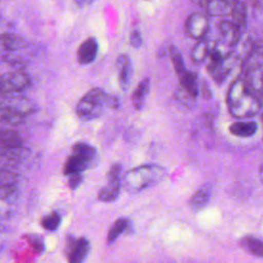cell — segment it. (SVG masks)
Listing matches in <instances>:
<instances>
[{
  "label": "cell",
  "mask_w": 263,
  "mask_h": 263,
  "mask_svg": "<svg viewBox=\"0 0 263 263\" xmlns=\"http://www.w3.org/2000/svg\"><path fill=\"white\" fill-rule=\"evenodd\" d=\"M1 150H10L23 147V140L17 132L10 128H2L0 134Z\"/></svg>",
  "instance_id": "cell-14"
},
{
  "label": "cell",
  "mask_w": 263,
  "mask_h": 263,
  "mask_svg": "<svg viewBox=\"0 0 263 263\" xmlns=\"http://www.w3.org/2000/svg\"><path fill=\"white\" fill-rule=\"evenodd\" d=\"M200 5L210 15L218 16L231 13V5L228 0H202Z\"/></svg>",
  "instance_id": "cell-13"
},
{
  "label": "cell",
  "mask_w": 263,
  "mask_h": 263,
  "mask_svg": "<svg viewBox=\"0 0 263 263\" xmlns=\"http://www.w3.org/2000/svg\"><path fill=\"white\" fill-rule=\"evenodd\" d=\"M0 116L2 121L11 124V125H16L20 124L21 122L24 121V119L26 118L25 116H23L22 114L15 112L14 110L5 107V106H1V110H0Z\"/></svg>",
  "instance_id": "cell-26"
},
{
  "label": "cell",
  "mask_w": 263,
  "mask_h": 263,
  "mask_svg": "<svg viewBox=\"0 0 263 263\" xmlns=\"http://www.w3.org/2000/svg\"><path fill=\"white\" fill-rule=\"evenodd\" d=\"M213 45L214 42L206 38L198 40V42L195 44L191 51V60L196 64L202 63L204 60L209 59Z\"/></svg>",
  "instance_id": "cell-16"
},
{
  "label": "cell",
  "mask_w": 263,
  "mask_h": 263,
  "mask_svg": "<svg viewBox=\"0 0 263 263\" xmlns=\"http://www.w3.org/2000/svg\"><path fill=\"white\" fill-rule=\"evenodd\" d=\"M193 3H196V4H199L200 5V3H201V1L202 0H191Z\"/></svg>",
  "instance_id": "cell-34"
},
{
  "label": "cell",
  "mask_w": 263,
  "mask_h": 263,
  "mask_svg": "<svg viewBox=\"0 0 263 263\" xmlns=\"http://www.w3.org/2000/svg\"><path fill=\"white\" fill-rule=\"evenodd\" d=\"M231 15L232 22L241 30L246 24V6L239 0H234L233 4L231 5Z\"/></svg>",
  "instance_id": "cell-23"
},
{
  "label": "cell",
  "mask_w": 263,
  "mask_h": 263,
  "mask_svg": "<svg viewBox=\"0 0 263 263\" xmlns=\"http://www.w3.org/2000/svg\"><path fill=\"white\" fill-rule=\"evenodd\" d=\"M175 98H176V100H178L180 103H182L187 108H192L196 101V97L192 96L191 93H189L186 89H184L181 86L176 90Z\"/></svg>",
  "instance_id": "cell-28"
},
{
  "label": "cell",
  "mask_w": 263,
  "mask_h": 263,
  "mask_svg": "<svg viewBox=\"0 0 263 263\" xmlns=\"http://www.w3.org/2000/svg\"><path fill=\"white\" fill-rule=\"evenodd\" d=\"M83 181V177L81 174H76V175H72L69 176V181H68V185L72 190H75Z\"/></svg>",
  "instance_id": "cell-31"
},
{
  "label": "cell",
  "mask_w": 263,
  "mask_h": 263,
  "mask_svg": "<svg viewBox=\"0 0 263 263\" xmlns=\"http://www.w3.org/2000/svg\"><path fill=\"white\" fill-rule=\"evenodd\" d=\"M211 194H212V187L209 184L202 185L191 196V198L189 200L190 208L193 209L194 211L201 210L202 208H204L208 204V202L211 198Z\"/></svg>",
  "instance_id": "cell-15"
},
{
  "label": "cell",
  "mask_w": 263,
  "mask_h": 263,
  "mask_svg": "<svg viewBox=\"0 0 263 263\" xmlns=\"http://www.w3.org/2000/svg\"><path fill=\"white\" fill-rule=\"evenodd\" d=\"M90 251V243L85 237L78 239L70 238L67 245L69 263H82Z\"/></svg>",
  "instance_id": "cell-7"
},
{
  "label": "cell",
  "mask_w": 263,
  "mask_h": 263,
  "mask_svg": "<svg viewBox=\"0 0 263 263\" xmlns=\"http://www.w3.org/2000/svg\"><path fill=\"white\" fill-rule=\"evenodd\" d=\"M168 51H170V57H171L173 67H174L176 73L178 74V76L181 77L182 75H184L187 72V70L185 68L183 57H182L180 50L175 45H171L168 48Z\"/></svg>",
  "instance_id": "cell-24"
},
{
  "label": "cell",
  "mask_w": 263,
  "mask_h": 263,
  "mask_svg": "<svg viewBox=\"0 0 263 263\" xmlns=\"http://www.w3.org/2000/svg\"><path fill=\"white\" fill-rule=\"evenodd\" d=\"M116 68L118 70V81L122 90H127L133 78V65L130 58L127 54H119L116 61Z\"/></svg>",
  "instance_id": "cell-8"
},
{
  "label": "cell",
  "mask_w": 263,
  "mask_h": 263,
  "mask_svg": "<svg viewBox=\"0 0 263 263\" xmlns=\"http://www.w3.org/2000/svg\"><path fill=\"white\" fill-rule=\"evenodd\" d=\"M61 224V216L57 212H52L44 216L41 220V226L48 231H55Z\"/></svg>",
  "instance_id": "cell-27"
},
{
  "label": "cell",
  "mask_w": 263,
  "mask_h": 263,
  "mask_svg": "<svg viewBox=\"0 0 263 263\" xmlns=\"http://www.w3.org/2000/svg\"><path fill=\"white\" fill-rule=\"evenodd\" d=\"M209 31V21L205 14L194 12L190 14L185 22V32L186 34L197 40L205 38Z\"/></svg>",
  "instance_id": "cell-6"
},
{
  "label": "cell",
  "mask_w": 263,
  "mask_h": 263,
  "mask_svg": "<svg viewBox=\"0 0 263 263\" xmlns=\"http://www.w3.org/2000/svg\"><path fill=\"white\" fill-rule=\"evenodd\" d=\"M110 96L102 88L96 87L88 90L77 103L76 113L81 120H93L99 118L105 107H109Z\"/></svg>",
  "instance_id": "cell-3"
},
{
  "label": "cell",
  "mask_w": 263,
  "mask_h": 263,
  "mask_svg": "<svg viewBox=\"0 0 263 263\" xmlns=\"http://www.w3.org/2000/svg\"><path fill=\"white\" fill-rule=\"evenodd\" d=\"M166 176L165 170L157 164H144L127 171L122 185L129 193H138L161 182Z\"/></svg>",
  "instance_id": "cell-2"
},
{
  "label": "cell",
  "mask_w": 263,
  "mask_h": 263,
  "mask_svg": "<svg viewBox=\"0 0 263 263\" xmlns=\"http://www.w3.org/2000/svg\"><path fill=\"white\" fill-rule=\"evenodd\" d=\"M259 177H260L261 181L263 182V165L260 167V171H259Z\"/></svg>",
  "instance_id": "cell-33"
},
{
  "label": "cell",
  "mask_w": 263,
  "mask_h": 263,
  "mask_svg": "<svg viewBox=\"0 0 263 263\" xmlns=\"http://www.w3.org/2000/svg\"><path fill=\"white\" fill-rule=\"evenodd\" d=\"M129 226V220L126 218H119L117 219L113 225L111 226L108 234H107V242L112 243L115 241L119 235H121L124 231L127 230Z\"/></svg>",
  "instance_id": "cell-22"
},
{
  "label": "cell",
  "mask_w": 263,
  "mask_h": 263,
  "mask_svg": "<svg viewBox=\"0 0 263 263\" xmlns=\"http://www.w3.org/2000/svg\"><path fill=\"white\" fill-rule=\"evenodd\" d=\"M31 84L30 76L23 71L15 70L5 73L0 79V88L2 96H9L11 93L22 92Z\"/></svg>",
  "instance_id": "cell-5"
},
{
  "label": "cell",
  "mask_w": 263,
  "mask_h": 263,
  "mask_svg": "<svg viewBox=\"0 0 263 263\" xmlns=\"http://www.w3.org/2000/svg\"><path fill=\"white\" fill-rule=\"evenodd\" d=\"M150 90V79L144 78L134 90L132 96V104L135 109L141 110L144 106L145 99Z\"/></svg>",
  "instance_id": "cell-17"
},
{
  "label": "cell",
  "mask_w": 263,
  "mask_h": 263,
  "mask_svg": "<svg viewBox=\"0 0 263 263\" xmlns=\"http://www.w3.org/2000/svg\"><path fill=\"white\" fill-rule=\"evenodd\" d=\"M129 43L133 47L135 48H139L142 46L143 44V38H142V34L139 30H134L130 33V37H129Z\"/></svg>",
  "instance_id": "cell-30"
},
{
  "label": "cell",
  "mask_w": 263,
  "mask_h": 263,
  "mask_svg": "<svg viewBox=\"0 0 263 263\" xmlns=\"http://www.w3.org/2000/svg\"><path fill=\"white\" fill-rule=\"evenodd\" d=\"M241 247L256 257H263V241L253 236H245L240 240Z\"/></svg>",
  "instance_id": "cell-20"
},
{
  "label": "cell",
  "mask_w": 263,
  "mask_h": 263,
  "mask_svg": "<svg viewBox=\"0 0 263 263\" xmlns=\"http://www.w3.org/2000/svg\"><path fill=\"white\" fill-rule=\"evenodd\" d=\"M226 101L229 112L236 118L255 116L261 108L260 97L242 78H237L231 83Z\"/></svg>",
  "instance_id": "cell-1"
},
{
  "label": "cell",
  "mask_w": 263,
  "mask_h": 263,
  "mask_svg": "<svg viewBox=\"0 0 263 263\" xmlns=\"http://www.w3.org/2000/svg\"><path fill=\"white\" fill-rule=\"evenodd\" d=\"M229 130L236 137L247 138L256 133L257 124L254 121H236L230 125Z\"/></svg>",
  "instance_id": "cell-18"
},
{
  "label": "cell",
  "mask_w": 263,
  "mask_h": 263,
  "mask_svg": "<svg viewBox=\"0 0 263 263\" xmlns=\"http://www.w3.org/2000/svg\"><path fill=\"white\" fill-rule=\"evenodd\" d=\"M98 161V152L95 147L86 143H76L72 148V154L64 165V174L68 176L81 174L90 168Z\"/></svg>",
  "instance_id": "cell-4"
},
{
  "label": "cell",
  "mask_w": 263,
  "mask_h": 263,
  "mask_svg": "<svg viewBox=\"0 0 263 263\" xmlns=\"http://www.w3.org/2000/svg\"><path fill=\"white\" fill-rule=\"evenodd\" d=\"M99 49V44L96 38L90 37L84 40L77 50V61L81 65L90 64L95 61Z\"/></svg>",
  "instance_id": "cell-10"
},
{
  "label": "cell",
  "mask_w": 263,
  "mask_h": 263,
  "mask_svg": "<svg viewBox=\"0 0 263 263\" xmlns=\"http://www.w3.org/2000/svg\"><path fill=\"white\" fill-rule=\"evenodd\" d=\"M1 106L8 107L25 117H27L35 111L34 104L32 102H30L26 98L17 96H2Z\"/></svg>",
  "instance_id": "cell-9"
},
{
  "label": "cell",
  "mask_w": 263,
  "mask_h": 263,
  "mask_svg": "<svg viewBox=\"0 0 263 263\" xmlns=\"http://www.w3.org/2000/svg\"><path fill=\"white\" fill-rule=\"evenodd\" d=\"M75 3L79 6V7H85L90 5L95 0H74Z\"/></svg>",
  "instance_id": "cell-32"
},
{
  "label": "cell",
  "mask_w": 263,
  "mask_h": 263,
  "mask_svg": "<svg viewBox=\"0 0 263 263\" xmlns=\"http://www.w3.org/2000/svg\"><path fill=\"white\" fill-rule=\"evenodd\" d=\"M25 46V41L11 34H2L1 35V47L3 50L13 51Z\"/></svg>",
  "instance_id": "cell-25"
},
{
  "label": "cell",
  "mask_w": 263,
  "mask_h": 263,
  "mask_svg": "<svg viewBox=\"0 0 263 263\" xmlns=\"http://www.w3.org/2000/svg\"><path fill=\"white\" fill-rule=\"evenodd\" d=\"M243 69H256L263 71V46L255 47L243 63Z\"/></svg>",
  "instance_id": "cell-19"
},
{
  "label": "cell",
  "mask_w": 263,
  "mask_h": 263,
  "mask_svg": "<svg viewBox=\"0 0 263 263\" xmlns=\"http://www.w3.org/2000/svg\"><path fill=\"white\" fill-rule=\"evenodd\" d=\"M28 241L30 243V246L37 252H42L44 250V243L43 240L41 239V237L37 236V235H31L28 237Z\"/></svg>",
  "instance_id": "cell-29"
},
{
  "label": "cell",
  "mask_w": 263,
  "mask_h": 263,
  "mask_svg": "<svg viewBox=\"0 0 263 263\" xmlns=\"http://www.w3.org/2000/svg\"><path fill=\"white\" fill-rule=\"evenodd\" d=\"M180 78V84L181 87L186 89L189 93H191L194 97L198 96V81H197V75L194 72H186L184 75H182Z\"/></svg>",
  "instance_id": "cell-21"
},
{
  "label": "cell",
  "mask_w": 263,
  "mask_h": 263,
  "mask_svg": "<svg viewBox=\"0 0 263 263\" xmlns=\"http://www.w3.org/2000/svg\"><path fill=\"white\" fill-rule=\"evenodd\" d=\"M218 31L223 41L228 45H235L241 34V30L230 21H221L218 24Z\"/></svg>",
  "instance_id": "cell-11"
},
{
  "label": "cell",
  "mask_w": 263,
  "mask_h": 263,
  "mask_svg": "<svg viewBox=\"0 0 263 263\" xmlns=\"http://www.w3.org/2000/svg\"><path fill=\"white\" fill-rule=\"evenodd\" d=\"M122 179H108V184L98 193V199L103 202L114 201L120 192Z\"/></svg>",
  "instance_id": "cell-12"
}]
</instances>
